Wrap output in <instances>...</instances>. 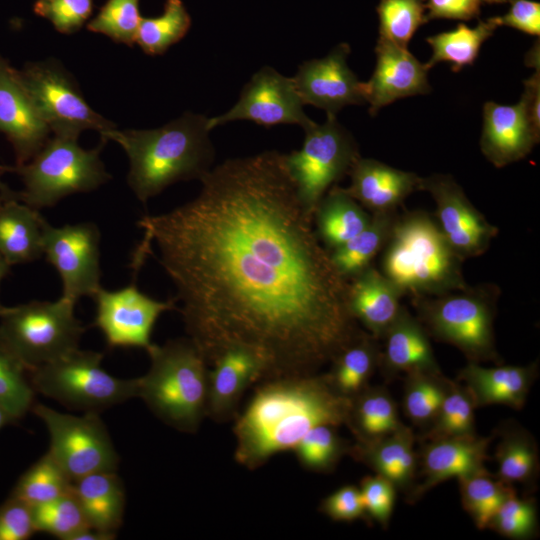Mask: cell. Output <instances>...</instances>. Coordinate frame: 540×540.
I'll return each mask as SVG.
<instances>
[{"mask_svg":"<svg viewBox=\"0 0 540 540\" xmlns=\"http://www.w3.org/2000/svg\"><path fill=\"white\" fill-rule=\"evenodd\" d=\"M75 302L32 301L0 312V337L28 371L74 349L85 328L74 314Z\"/></svg>","mask_w":540,"mask_h":540,"instance_id":"obj_8","label":"cell"},{"mask_svg":"<svg viewBox=\"0 0 540 540\" xmlns=\"http://www.w3.org/2000/svg\"><path fill=\"white\" fill-rule=\"evenodd\" d=\"M416 434L407 425L373 441L351 443L348 455L388 479L405 497L417 482Z\"/></svg>","mask_w":540,"mask_h":540,"instance_id":"obj_25","label":"cell"},{"mask_svg":"<svg viewBox=\"0 0 540 540\" xmlns=\"http://www.w3.org/2000/svg\"><path fill=\"white\" fill-rule=\"evenodd\" d=\"M236 415L234 459L255 470L278 453L293 451L313 427L345 425L350 400L339 396L324 373L261 380Z\"/></svg>","mask_w":540,"mask_h":540,"instance_id":"obj_2","label":"cell"},{"mask_svg":"<svg viewBox=\"0 0 540 540\" xmlns=\"http://www.w3.org/2000/svg\"><path fill=\"white\" fill-rule=\"evenodd\" d=\"M78 136L54 134L26 163L14 166L24 184L16 192L23 203L37 210L52 207L74 193L89 192L106 183V172L100 153L106 141L94 149L78 145Z\"/></svg>","mask_w":540,"mask_h":540,"instance_id":"obj_6","label":"cell"},{"mask_svg":"<svg viewBox=\"0 0 540 540\" xmlns=\"http://www.w3.org/2000/svg\"><path fill=\"white\" fill-rule=\"evenodd\" d=\"M319 511L338 522L368 519L360 489L352 484L341 486L324 497L319 504Z\"/></svg>","mask_w":540,"mask_h":540,"instance_id":"obj_49","label":"cell"},{"mask_svg":"<svg viewBox=\"0 0 540 540\" xmlns=\"http://www.w3.org/2000/svg\"><path fill=\"white\" fill-rule=\"evenodd\" d=\"M31 409L47 427L48 452L73 481L96 472L116 471L118 455L98 412L75 416L44 404H34Z\"/></svg>","mask_w":540,"mask_h":540,"instance_id":"obj_11","label":"cell"},{"mask_svg":"<svg viewBox=\"0 0 540 540\" xmlns=\"http://www.w3.org/2000/svg\"><path fill=\"white\" fill-rule=\"evenodd\" d=\"M494 434L420 441L417 482L406 498L412 504L450 478L487 471L488 448Z\"/></svg>","mask_w":540,"mask_h":540,"instance_id":"obj_18","label":"cell"},{"mask_svg":"<svg viewBox=\"0 0 540 540\" xmlns=\"http://www.w3.org/2000/svg\"><path fill=\"white\" fill-rule=\"evenodd\" d=\"M376 11L379 38L403 48H408L415 32L427 22L426 0H380Z\"/></svg>","mask_w":540,"mask_h":540,"instance_id":"obj_43","label":"cell"},{"mask_svg":"<svg viewBox=\"0 0 540 540\" xmlns=\"http://www.w3.org/2000/svg\"><path fill=\"white\" fill-rule=\"evenodd\" d=\"M538 370V361L497 367H483L468 361L459 371L457 381L466 387L476 409L505 405L520 410L538 377Z\"/></svg>","mask_w":540,"mask_h":540,"instance_id":"obj_22","label":"cell"},{"mask_svg":"<svg viewBox=\"0 0 540 540\" xmlns=\"http://www.w3.org/2000/svg\"><path fill=\"white\" fill-rule=\"evenodd\" d=\"M499 27L497 17L479 20L475 27L460 23L454 30L438 33L426 38L432 55L425 67L427 70L438 63H449L454 72L475 62L482 44Z\"/></svg>","mask_w":540,"mask_h":540,"instance_id":"obj_35","label":"cell"},{"mask_svg":"<svg viewBox=\"0 0 540 540\" xmlns=\"http://www.w3.org/2000/svg\"><path fill=\"white\" fill-rule=\"evenodd\" d=\"M495 477L506 484H520L531 490L539 475V450L536 439L519 423L509 420L496 429Z\"/></svg>","mask_w":540,"mask_h":540,"instance_id":"obj_30","label":"cell"},{"mask_svg":"<svg viewBox=\"0 0 540 540\" xmlns=\"http://www.w3.org/2000/svg\"><path fill=\"white\" fill-rule=\"evenodd\" d=\"M538 130L523 100L514 105L492 101L483 107L480 149L495 167H504L527 156L539 141Z\"/></svg>","mask_w":540,"mask_h":540,"instance_id":"obj_21","label":"cell"},{"mask_svg":"<svg viewBox=\"0 0 540 540\" xmlns=\"http://www.w3.org/2000/svg\"><path fill=\"white\" fill-rule=\"evenodd\" d=\"M381 272L404 295L438 296L466 289L462 263L425 211L397 215L383 247Z\"/></svg>","mask_w":540,"mask_h":540,"instance_id":"obj_4","label":"cell"},{"mask_svg":"<svg viewBox=\"0 0 540 540\" xmlns=\"http://www.w3.org/2000/svg\"><path fill=\"white\" fill-rule=\"evenodd\" d=\"M209 369L206 417L218 423L233 419L243 394L262 380L263 370L250 352L234 348L225 351Z\"/></svg>","mask_w":540,"mask_h":540,"instance_id":"obj_23","label":"cell"},{"mask_svg":"<svg viewBox=\"0 0 540 540\" xmlns=\"http://www.w3.org/2000/svg\"><path fill=\"white\" fill-rule=\"evenodd\" d=\"M96 304L94 325L111 348L152 346L151 334L160 315L177 310L175 298L159 301L141 292L135 284L110 291L100 287L92 297Z\"/></svg>","mask_w":540,"mask_h":540,"instance_id":"obj_14","label":"cell"},{"mask_svg":"<svg viewBox=\"0 0 540 540\" xmlns=\"http://www.w3.org/2000/svg\"><path fill=\"white\" fill-rule=\"evenodd\" d=\"M73 493L91 528L116 535L125 508V492L116 471L96 472L73 481Z\"/></svg>","mask_w":540,"mask_h":540,"instance_id":"obj_29","label":"cell"},{"mask_svg":"<svg viewBox=\"0 0 540 540\" xmlns=\"http://www.w3.org/2000/svg\"><path fill=\"white\" fill-rule=\"evenodd\" d=\"M345 191L371 213L394 211L413 191L421 177L380 161L359 157L349 173Z\"/></svg>","mask_w":540,"mask_h":540,"instance_id":"obj_26","label":"cell"},{"mask_svg":"<svg viewBox=\"0 0 540 540\" xmlns=\"http://www.w3.org/2000/svg\"><path fill=\"white\" fill-rule=\"evenodd\" d=\"M457 480L462 507L479 530L488 528L501 504L516 492L512 485L499 480L488 470Z\"/></svg>","mask_w":540,"mask_h":540,"instance_id":"obj_38","label":"cell"},{"mask_svg":"<svg viewBox=\"0 0 540 540\" xmlns=\"http://www.w3.org/2000/svg\"><path fill=\"white\" fill-rule=\"evenodd\" d=\"M359 489L367 518L386 528L394 510L396 487L388 479L375 474L362 478Z\"/></svg>","mask_w":540,"mask_h":540,"instance_id":"obj_48","label":"cell"},{"mask_svg":"<svg viewBox=\"0 0 540 540\" xmlns=\"http://www.w3.org/2000/svg\"><path fill=\"white\" fill-rule=\"evenodd\" d=\"M303 106L292 77L266 66L246 83L232 108L222 115L208 118V128L212 130L235 120H250L268 128L296 124L304 130L314 121L304 112Z\"/></svg>","mask_w":540,"mask_h":540,"instance_id":"obj_15","label":"cell"},{"mask_svg":"<svg viewBox=\"0 0 540 540\" xmlns=\"http://www.w3.org/2000/svg\"><path fill=\"white\" fill-rule=\"evenodd\" d=\"M403 295L391 280L370 265L349 280L348 306L352 317L379 340L400 312Z\"/></svg>","mask_w":540,"mask_h":540,"instance_id":"obj_27","label":"cell"},{"mask_svg":"<svg viewBox=\"0 0 540 540\" xmlns=\"http://www.w3.org/2000/svg\"><path fill=\"white\" fill-rule=\"evenodd\" d=\"M510 7L496 16L499 26H508L533 36L540 35V3L532 0H507Z\"/></svg>","mask_w":540,"mask_h":540,"instance_id":"obj_52","label":"cell"},{"mask_svg":"<svg viewBox=\"0 0 540 540\" xmlns=\"http://www.w3.org/2000/svg\"><path fill=\"white\" fill-rule=\"evenodd\" d=\"M301 149L285 154V163L305 211L313 217L326 192L360 157L352 135L327 116L323 124L313 123L306 129Z\"/></svg>","mask_w":540,"mask_h":540,"instance_id":"obj_10","label":"cell"},{"mask_svg":"<svg viewBox=\"0 0 540 540\" xmlns=\"http://www.w3.org/2000/svg\"><path fill=\"white\" fill-rule=\"evenodd\" d=\"M34 393L27 367L0 337V404L16 421L34 405Z\"/></svg>","mask_w":540,"mask_h":540,"instance_id":"obj_42","label":"cell"},{"mask_svg":"<svg viewBox=\"0 0 540 540\" xmlns=\"http://www.w3.org/2000/svg\"><path fill=\"white\" fill-rule=\"evenodd\" d=\"M199 181L194 199L137 222L134 270L155 244L208 365L239 348L258 359L262 380L319 373L363 330L285 154L227 159Z\"/></svg>","mask_w":540,"mask_h":540,"instance_id":"obj_1","label":"cell"},{"mask_svg":"<svg viewBox=\"0 0 540 540\" xmlns=\"http://www.w3.org/2000/svg\"><path fill=\"white\" fill-rule=\"evenodd\" d=\"M44 217L21 202L16 192L0 194V255L9 265L28 263L43 255Z\"/></svg>","mask_w":540,"mask_h":540,"instance_id":"obj_28","label":"cell"},{"mask_svg":"<svg viewBox=\"0 0 540 540\" xmlns=\"http://www.w3.org/2000/svg\"><path fill=\"white\" fill-rule=\"evenodd\" d=\"M191 25V18L181 0H166L163 13L154 18H141L136 41L149 55L163 54L181 40Z\"/></svg>","mask_w":540,"mask_h":540,"instance_id":"obj_40","label":"cell"},{"mask_svg":"<svg viewBox=\"0 0 540 540\" xmlns=\"http://www.w3.org/2000/svg\"><path fill=\"white\" fill-rule=\"evenodd\" d=\"M141 18L138 0H108L87 28L131 46L136 41Z\"/></svg>","mask_w":540,"mask_h":540,"instance_id":"obj_46","label":"cell"},{"mask_svg":"<svg viewBox=\"0 0 540 540\" xmlns=\"http://www.w3.org/2000/svg\"><path fill=\"white\" fill-rule=\"evenodd\" d=\"M534 126L540 130V73L537 70L524 81V92L521 96Z\"/></svg>","mask_w":540,"mask_h":540,"instance_id":"obj_53","label":"cell"},{"mask_svg":"<svg viewBox=\"0 0 540 540\" xmlns=\"http://www.w3.org/2000/svg\"><path fill=\"white\" fill-rule=\"evenodd\" d=\"M10 267L7 261L0 255V282L9 274ZM4 306L0 304V312Z\"/></svg>","mask_w":540,"mask_h":540,"instance_id":"obj_56","label":"cell"},{"mask_svg":"<svg viewBox=\"0 0 540 540\" xmlns=\"http://www.w3.org/2000/svg\"><path fill=\"white\" fill-rule=\"evenodd\" d=\"M418 190L435 201V220L445 239L463 260L482 255L497 236L498 228L478 211L463 189L448 175L421 178Z\"/></svg>","mask_w":540,"mask_h":540,"instance_id":"obj_16","label":"cell"},{"mask_svg":"<svg viewBox=\"0 0 540 540\" xmlns=\"http://www.w3.org/2000/svg\"><path fill=\"white\" fill-rule=\"evenodd\" d=\"M475 404L466 387L451 380L438 413L419 441L475 436Z\"/></svg>","mask_w":540,"mask_h":540,"instance_id":"obj_37","label":"cell"},{"mask_svg":"<svg viewBox=\"0 0 540 540\" xmlns=\"http://www.w3.org/2000/svg\"><path fill=\"white\" fill-rule=\"evenodd\" d=\"M208 118L186 112L166 125L148 130L115 128L100 133L126 152L130 168L128 185L137 199L146 204L168 186L200 180L212 169L215 149L210 140Z\"/></svg>","mask_w":540,"mask_h":540,"instance_id":"obj_3","label":"cell"},{"mask_svg":"<svg viewBox=\"0 0 540 540\" xmlns=\"http://www.w3.org/2000/svg\"><path fill=\"white\" fill-rule=\"evenodd\" d=\"M381 339L384 345L380 349L378 369L385 379L393 380L414 371L442 372L428 333L404 306Z\"/></svg>","mask_w":540,"mask_h":540,"instance_id":"obj_24","label":"cell"},{"mask_svg":"<svg viewBox=\"0 0 540 540\" xmlns=\"http://www.w3.org/2000/svg\"><path fill=\"white\" fill-rule=\"evenodd\" d=\"M337 428L329 424L317 425L299 441L293 452L303 468L329 473L348 455L351 443L339 434Z\"/></svg>","mask_w":540,"mask_h":540,"instance_id":"obj_41","label":"cell"},{"mask_svg":"<svg viewBox=\"0 0 540 540\" xmlns=\"http://www.w3.org/2000/svg\"><path fill=\"white\" fill-rule=\"evenodd\" d=\"M93 0H36L34 12L64 34L79 30L90 17Z\"/></svg>","mask_w":540,"mask_h":540,"instance_id":"obj_47","label":"cell"},{"mask_svg":"<svg viewBox=\"0 0 540 540\" xmlns=\"http://www.w3.org/2000/svg\"><path fill=\"white\" fill-rule=\"evenodd\" d=\"M396 210L372 213L370 223L357 235L329 251L338 272L348 281L371 265L382 251L397 216Z\"/></svg>","mask_w":540,"mask_h":540,"instance_id":"obj_34","label":"cell"},{"mask_svg":"<svg viewBox=\"0 0 540 540\" xmlns=\"http://www.w3.org/2000/svg\"><path fill=\"white\" fill-rule=\"evenodd\" d=\"M42 248L61 278L62 297L75 303L83 296L93 297L101 287L100 231L96 224L54 227L44 219Z\"/></svg>","mask_w":540,"mask_h":540,"instance_id":"obj_13","label":"cell"},{"mask_svg":"<svg viewBox=\"0 0 540 540\" xmlns=\"http://www.w3.org/2000/svg\"><path fill=\"white\" fill-rule=\"evenodd\" d=\"M0 132L13 146L16 165L28 162L49 139L50 133L24 88L18 70L1 56Z\"/></svg>","mask_w":540,"mask_h":540,"instance_id":"obj_20","label":"cell"},{"mask_svg":"<svg viewBox=\"0 0 540 540\" xmlns=\"http://www.w3.org/2000/svg\"><path fill=\"white\" fill-rule=\"evenodd\" d=\"M345 425L354 442L359 443L373 441L405 426L389 390L371 385L350 399Z\"/></svg>","mask_w":540,"mask_h":540,"instance_id":"obj_32","label":"cell"},{"mask_svg":"<svg viewBox=\"0 0 540 540\" xmlns=\"http://www.w3.org/2000/svg\"><path fill=\"white\" fill-rule=\"evenodd\" d=\"M375 54L374 72L367 82H362L363 96L372 116L398 99L431 91L425 64L408 48L378 37Z\"/></svg>","mask_w":540,"mask_h":540,"instance_id":"obj_19","label":"cell"},{"mask_svg":"<svg viewBox=\"0 0 540 540\" xmlns=\"http://www.w3.org/2000/svg\"><path fill=\"white\" fill-rule=\"evenodd\" d=\"M450 379L442 372L414 371L405 374L402 408L410 422L427 430L434 421Z\"/></svg>","mask_w":540,"mask_h":540,"instance_id":"obj_36","label":"cell"},{"mask_svg":"<svg viewBox=\"0 0 540 540\" xmlns=\"http://www.w3.org/2000/svg\"><path fill=\"white\" fill-rule=\"evenodd\" d=\"M417 318L436 340L453 345L470 362L501 363L496 349V292L470 287L438 296L412 297Z\"/></svg>","mask_w":540,"mask_h":540,"instance_id":"obj_7","label":"cell"},{"mask_svg":"<svg viewBox=\"0 0 540 540\" xmlns=\"http://www.w3.org/2000/svg\"><path fill=\"white\" fill-rule=\"evenodd\" d=\"M347 43L337 45L327 56L303 62L294 77L296 91L309 104L336 116L347 105L365 103L362 82L349 68Z\"/></svg>","mask_w":540,"mask_h":540,"instance_id":"obj_17","label":"cell"},{"mask_svg":"<svg viewBox=\"0 0 540 540\" xmlns=\"http://www.w3.org/2000/svg\"><path fill=\"white\" fill-rule=\"evenodd\" d=\"M150 368L136 378L137 397L165 424L196 433L206 417L208 363L187 338L152 344Z\"/></svg>","mask_w":540,"mask_h":540,"instance_id":"obj_5","label":"cell"},{"mask_svg":"<svg viewBox=\"0 0 540 540\" xmlns=\"http://www.w3.org/2000/svg\"><path fill=\"white\" fill-rule=\"evenodd\" d=\"M72 489L73 480L47 452L22 474L10 496L35 507L66 495Z\"/></svg>","mask_w":540,"mask_h":540,"instance_id":"obj_39","label":"cell"},{"mask_svg":"<svg viewBox=\"0 0 540 540\" xmlns=\"http://www.w3.org/2000/svg\"><path fill=\"white\" fill-rule=\"evenodd\" d=\"M103 355L79 348L29 371L31 385L59 403L85 412L137 397V380L120 379L106 372Z\"/></svg>","mask_w":540,"mask_h":540,"instance_id":"obj_9","label":"cell"},{"mask_svg":"<svg viewBox=\"0 0 540 540\" xmlns=\"http://www.w3.org/2000/svg\"><path fill=\"white\" fill-rule=\"evenodd\" d=\"M18 74L37 112L54 134L79 136L85 129L102 133L115 128L88 105L77 85L58 64L30 63Z\"/></svg>","mask_w":540,"mask_h":540,"instance_id":"obj_12","label":"cell"},{"mask_svg":"<svg viewBox=\"0 0 540 540\" xmlns=\"http://www.w3.org/2000/svg\"><path fill=\"white\" fill-rule=\"evenodd\" d=\"M10 171L14 172V167L0 165V194L7 193V192H9L11 190L5 184H3L2 181H1V176L4 173L10 172Z\"/></svg>","mask_w":540,"mask_h":540,"instance_id":"obj_57","label":"cell"},{"mask_svg":"<svg viewBox=\"0 0 540 540\" xmlns=\"http://www.w3.org/2000/svg\"><path fill=\"white\" fill-rule=\"evenodd\" d=\"M503 537L527 540L538 533L537 505L533 498L510 495L491 518L488 528Z\"/></svg>","mask_w":540,"mask_h":540,"instance_id":"obj_45","label":"cell"},{"mask_svg":"<svg viewBox=\"0 0 540 540\" xmlns=\"http://www.w3.org/2000/svg\"><path fill=\"white\" fill-rule=\"evenodd\" d=\"M36 532H46L63 540L72 538L82 530L91 528L73 493L32 507Z\"/></svg>","mask_w":540,"mask_h":540,"instance_id":"obj_44","label":"cell"},{"mask_svg":"<svg viewBox=\"0 0 540 540\" xmlns=\"http://www.w3.org/2000/svg\"><path fill=\"white\" fill-rule=\"evenodd\" d=\"M380 349L378 340L362 331L330 362L325 374L332 389L349 400L363 391L379 367Z\"/></svg>","mask_w":540,"mask_h":540,"instance_id":"obj_33","label":"cell"},{"mask_svg":"<svg viewBox=\"0 0 540 540\" xmlns=\"http://www.w3.org/2000/svg\"><path fill=\"white\" fill-rule=\"evenodd\" d=\"M507 0H426L427 21L450 19L468 21L477 18L483 6Z\"/></svg>","mask_w":540,"mask_h":540,"instance_id":"obj_51","label":"cell"},{"mask_svg":"<svg viewBox=\"0 0 540 540\" xmlns=\"http://www.w3.org/2000/svg\"><path fill=\"white\" fill-rule=\"evenodd\" d=\"M35 532L32 507L10 496L0 506V540H27Z\"/></svg>","mask_w":540,"mask_h":540,"instance_id":"obj_50","label":"cell"},{"mask_svg":"<svg viewBox=\"0 0 540 540\" xmlns=\"http://www.w3.org/2000/svg\"><path fill=\"white\" fill-rule=\"evenodd\" d=\"M15 422L8 411L0 404V429L10 423Z\"/></svg>","mask_w":540,"mask_h":540,"instance_id":"obj_55","label":"cell"},{"mask_svg":"<svg viewBox=\"0 0 540 540\" xmlns=\"http://www.w3.org/2000/svg\"><path fill=\"white\" fill-rule=\"evenodd\" d=\"M371 218L372 214H368L344 188L333 185L314 211V230L329 252L360 233Z\"/></svg>","mask_w":540,"mask_h":540,"instance_id":"obj_31","label":"cell"},{"mask_svg":"<svg viewBox=\"0 0 540 540\" xmlns=\"http://www.w3.org/2000/svg\"><path fill=\"white\" fill-rule=\"evenodd\" d=\"M526 65L539 70V41L533 45L525 58Z\"/></svg>","mask_w":540,"mask_h":540,"instance_id":"obj_54","label":"cell"}]
</instances>
